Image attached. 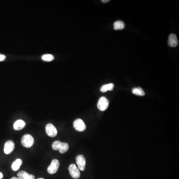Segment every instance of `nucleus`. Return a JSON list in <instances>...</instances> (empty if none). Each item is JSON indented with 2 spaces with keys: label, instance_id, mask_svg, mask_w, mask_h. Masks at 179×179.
Wrapping results in <instances>:
<instances>
[{
  "label": "nucleus",
  "instance_id": "obj_1",
  "mask_svg": "<svg viewBox=\"0 0 179 179\" xmlns=\"http://www.w3.org/2000/svg\"><path fill=\"white\" fill-rule=\"evenodd\" d=\"M34 138L31 135L26 134L22 137L21 139V143L24 147L29 148L32 147L34 144Z\"/></svg>",
  "mask_w": 179,
  "mask_h": 179
},
{
  "label": "nucleus",
  "instance_id": "obj_2",
  "mask_svg": "<svg viewBox=\"0 0 179 179\" xmlns=\"http://www.w3.org/2000/svg\"><path fill=\"white\" fill-rule=\"evenodd\" d=\"M59 162L57 159H54L51 161V163L47 168V172L50 174H54L58 171L59 168Z\"/></svg>",
  "mask_w": 179,
  "mask_h": 179
},
{
  "label": "nucleus",
  "instance_id": "obj_3",
  "mask_svg": "<svg viewBox=\"0 0 179 179\" xmlns=\"http://www.w3.org/2000/svg\"><path fill=\"white\" fill-rule=\"evenodd\" d=\"M69 173L70 174L71 176L73 179H78L80 177V172L79 168L77 167L76 165L74 164H72L68 168Z\"/></svg>",
  "mask_w": 179,
  "mask_h": 179
},
{
  "label": "nucleus",
  "instance_id": "obj_4",
  "mask_svg": "<svg viewBox=\"0 0 179 179\" xmlns=\"http://www.w3.org/2000/svg\"><path fill=\"white\" fill-rule=\"evenodd\" d=\"M109 105V100L105 97H102L98 102L97 107L100 111H105L108 109Z\"/></svg>",
  "mask_w": 179,
  "mask_h": 179
},
{
  "label": "nucleus",
  "instance_id": "obj_5",
  "mask_svg": "<svg viewBox=\"0 0 179 179\" xmlns=\"http://www.w3.org/2000/svg\"><path fill=\"white\" fill-rule=\"evenodd\" d=\"M73 126L77 131L82 132L86 129V126L82 120L78 119L73 122Z\"/></svg>",
  "mask_w": 179,
  "mask_h": 179
},
{
  "label": "nucleus",
  "instance_id": "obj_6",
  "mask_svg": "<svg viewBox=\"0 0 179 179\" xmlns=\"http://www.w3.org/2000/svg\"><path fill=\"white\" fill-rule=\"evenodd\" d=\"M45 131L47 136L51 137H54L57 136L58 133L57 129L51 124H48L46 125Z\"/></svg>",
  "mask_w": 179,
  "mask_h": 179
},
{
  "label": "nucleus",
  "instance_id": "obj_7",
  "mask_svg": "<svg viewBox=\"0 0 179 179\" xmlns=\"http://www.w3.org/2000/svg\"><path fill=\"white\" fill-rule=\"evenodd\" d=\"M76 161L77 165V167L79 168V170L82 171L85 170L86 162V159L83 155H78L76 158Z\"/></svg>",
  "mask_w": 179,
  "mask_h": 179
},
{
  "label": "nucleus",
  "instance_id": "obj_8",
  "mask_svg": "<svg viewBox=\"0 0 179 179\" xmlns=\"http://www.w3.org/2000/svg\"><path fill=\"white\" fill-rule=\"evenodd\" d=\"M15 143L13 141H8L5 143L4 145V152L6 154L8 155L13 151L15 149Z\"/></svg>",
  "mask_w": 179,
  "mask_h": 179
},
{
  "label": "nucleus",
  "instance_id": "obj_9",
  "mask_svg": "<svg viewBox=\"0 0 179 179\" xmlns=\"http://www.w3.org/2000/svg\"><path fill=\"white\" fill-rule=\"evenodd\" d=\"M18 179H35V176L32 174L27 173L24 171H19L17 174Z\"/></svg>",
  "mask_w": 179,
  "mask_h": 179
},
{
  "label": "nucleus",
  "instance_id": "obj_10",
  "mask_svg": "<svg viewBox=\"0 0 179 179\" xmlns=\"http://www.w3.org/2000/svg\"><path fill=\"white\" fill-rule=\"evenodd\" d=\"M168 44L172 47H175L178 45V40L177 36L175 34H171L169 36Z\"/></svg>",
  "mask_w": 179,
  "mask_h": 179
},
{
  "label": "nucleus",
  "instance_id": "obj_11",
  "mask_svg": "<svg viewBox=\"0 0 179 179\" xmlns=\"http://www.w3.org/2000/svg\"><path fill=\"white\" fill-rule=\"evenodd\" d=\"M26 122L23 120H18L15 121L13 124V127L15 130H20L26 126Z\"/></svg>",
  "mask_w": 179,
  "mask_h": 179
},
{
  "label": "nucleus",
  "instance_id": "obj_12",
  "mask_svg": "<svg viewBox=\"0 0 179 179\" xmlns=\"http://www.w3.org/2000/svg\"><path fill=\"white\" fill-rule=\"evenodd\" d=\"M22 164H23V161L21 159H16L14 162L13 163L12 165V169L13 171H17L20 168V167L22 166Z\"/></svg>",
  "mask_w": 179,
  "mask_h": 179
},
{
  "label": "nucleus",
  "instance_id": "obj_13",
  "mask_svg": "<svg viewBox=\"0 0 179 179\" xmlns=\"http://www.w3.org/2000/svg\"><path fill=\"white\" fill-rule=\"evenodd\" d=\"M114 88V84L110 83L105 85H103L100 88V92L105 93L108 91H112Z\"/></svg>",
  "mask_w": 179,
  "mask_h": 179
},
{
  "label": "nucleus",
  "instance_id": "obj_14",
  "mask_svg": "<svg viewBox=\"0 0 179 179\" xmlns=\"http://www.w3.org/2000/svg\"><path fill=\"white\" fill-rule=\"evenodd\" d=\"M69 148V145H68V143L61 142L59 148V149H58V151H59L60 153H65L66 152L68 151Z\"/></svg>",
  "mask_w": 179,
  "mask_h": 179
},
{
  "label": "nucleus",
  "instance_id": "obj_15",
  "mask_svg": "<svg viewBox=\"0 0 179 179\" xmlns=\"http://www.w3.org/2000/svg\"><path fill=\"white\" fill-rule=\"evenodd\" d=\"M114 29L115 30H122L125 28V24L121 21H117L114 23Z\"/></svg>",
  "mask_w": 179,
  "mask_h": 179
},
{
  "label": "nucleus",
  "instance_id": "obj_16",
  "mask_svg": "<svg viewBox=\"0 0 179 179\" xmlns=\"http://www.w3.org/2000/svg\"><path fill=\"white\" fill-rule=\"evenodd\" d=\"M132 93L138 96H144L145 95V92L140 87L134 88L132 90Z\"/></svg>",
  "mask_w": 179,
  "mask_h": 179
},
{
  "label": "nucleus",
  "instance_id": "obj_17",
  "mask_svg": "<svg viewBox=\"0 0 179 179\" xmlns=\"http://www.w3.org/2000/svg\"><path fill=\"white\" fill-rule=\"evenodd\" d=\"M41 59H42L44 61L50 62V61L54 60V57L52 55L50 54H44L42 56Z\"/></svg>",
  "mask_w": 179,
  "mask_h": 179
},
{
  "label": "nucleus",
  "instance_id": "obj_18",
  "mask_svg": "<svg viewBox=\"0 0 179 179\" xmlns=\"http://www.w3.org/2000/svg\"><path fill=\"white\" fill-rule=\"evenodd\" d=\"M61 143V142L60 141H55L52 144V149H54V150H55V151L58 150Z\"/></svg>",
  "mask_w": 179,
  "mask_h": 179
},
{
  "label": "nucleus",
  "instance_id": "obj_19",
  "mask_svg": "<svg viewBox=\"0 0 179 179\" xmlns=\"http://www.w3.org/2000/svg\"><path fill=\"white\" fill-rule=\"evenodd\" d=\"M5 59H6V56L0 54V62L4 61V60H5Z\"/></svg>",
  "mask_w": 179,
  "mask_h": 179
},
{
  "label": "nucleus",
  "instance_id": "obj_20",
  "mask_svg": "<svg viewBox=\"0 0 179 179\" xmlns=\"http://www.w3.org/2000/svg\"><path fill=\"white\" fill-rule=\"evenodd\" d=\"M4 177V175L3 174V173L2 172H0V179H2Z\"/></svg>",
  "mask_w": 179,
  "mask_h": 179
},
{
  "label": "nucleus",
  "instance_id": "obj_21",
  "mask_svg": "<svg viewBox=\"0 0 179 179\" xmlns=\"http://www.w3.org/2000/svg\"><path fill=\"white\" fill-rule=\"evenodd\" d=\"M109 1H109V0H106V1H105V0H103V1H102V2L103 3H107Z\"/></svg>",
  "mask_w": 179,
  "mask_h": 179
},
{
  "label": "nucleus",
  "instance_id": "obj_22",
  "mask_svg": "<svg viewBox=\"0 0 179 179\" xmlns=\"http://www.w3.org/2000/svg\"><path fill=\"white\" fill-rule=\"evenodd\" d=\"M11 179H18V178H17V177H13L11 178Z\"/></svg>",
  "mask_w": 179,
  "mask_h": 179
},
{
  "label": "nucleus",
  "instance_id": "obj_23",
  "mask_svg": "<svg viewBox=\"0 0 179 179\" xmlns=\"http://www.w3.org/2000/svg\"><path fill=\"white\" fill-rule=\"evenodd\" d=\"M43 179V178H38V179Z\"/></svg>",
  "mask_w": 179,
  "mask_h": 179
}]
</instances>
